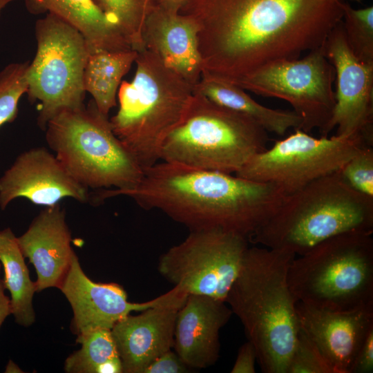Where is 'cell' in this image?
I'll return each instance as SVG.
<instances>
[{
	"instance_id": "6da1fadb",
	"label": "cell",
	"mask_w": 373,
	"mask_h": 373,
	"mask_svg": "<svg viewBox=\"0 0 373 373\" xmlns=\"http://www.w3.org/2000/svg\"><path fill=\"white\" fill-rule=\"evenodd\" d=\"M335 0H185L204 70L229 82L322 46L342 20Z\"/></svg>"
},
{
	"instance_id": "7a4b0ae2",
	"label": "cell",
	"mask_w": 373,
	"mask_h": 373,
	"mask_svg": "<svg viewBox=\"0 0 373 373\" xmlns=\"http://www.w3.org/2000/svg\"><path fill=\"white\" fill-rule=\"evenodd\" d=\"M99 192L96 202L124 195L143 209L162 211L190 231L219 229L248 240L285 198L271 184L165 161L144 169L132 187Z\"/></svg>"
},
{
	"instance_id": "3957f363",
	"label": "cell",
	"mask_w": 373,
	"mask_h": 373,
	"mask_svg": "<svg viewBox=\"0 0 373 373\" xmlns=\"http://www.w3.org/2000/svg\"><path fill=\"white\" fill-rule=\"evenodd\" d=\"M291 251L248 247L225 298L254 346L265 373H287L300 330L287 281Z\"/></svg>"
},
{
	"instance_id": "277c9868",
	"label": "cell",
	"mask_w": 373,
	"mask_h": 373,
	"mask_svg": "<svg viewBox=\"0 0 373 373\" xmlns=\"http://www.w3.org/2000/svg\"><path fill=\"white\" fill-rule=\"evenodd\" d=\"M350 232H373V198L353 189L337 171L285 196L249 242L301 256Z\"/></svg>"
},
{
	"instance_id": "5b68a950",
	"label": "cell",
	"mask_w": 373,
	"mask_h": 373,
	"mask_svg": "<svg viewBox=\"0 0 373 373\" xmlns=\"http://www.w3.org/2000/svg\"><path fill=\"white\" fill-rule=\"evenodd\" d=\"M135 63V75L131 82H122L119 108L109 119L144 171L160 160L163 141L183 118L193 86L146 49L138 52Z\"/></svg>"
},
{
	"instance_id": "8992f818",
	"label": "cell",
	"mask_w": 373,
	"mask_h": 373,
	"mask_svg": "<svg viewBox=\"0 0 373 373\" xmlns=\"http://www.w3.org/2000/svg\"><path fill=\"white\" fill-rule=\"evenodd\" d=\"M268 141L253 119L193 91L183 118L163 141L160 160L235 174Z\"/></svg>"
},
{
	"instance_id": "52a82bcc",
	"label": "cell",
	"mask_w": 373,
	"mask_h": 373,
	"mask_svg": "<svg viewBox=\"0 0 373 373\" xmlns=\"http://www.w3.org/2000/svg\"><path fill=\"white\" fill-rule=\"evenodd\" d=\"M372 233L338 235L295 257L287 281L297 300L334 311L373 305Z\"/></svg>"
},
{
	"instance_id": "ba28073f",
	"label": "cell",
	"mask_w": 373,
	"mask_h": 373,
	"mask_svg": "<svg viewBox=\"0 0 373 373\" xmlns=\"http://www.w3.org/2000/svg\"><path fill=\"white\" fill-rule=\"evenodd\" d=\"M46 139L71 176L89 189L133 186L144 171L114 133L108 116L93 101L60 112L47 124Z\"/></svg>"
},
{
	"instance_id": "9c48e42d",
	"label": "cell",
	"mask_w": 373,
	"mask_h": 373,
	"mask_svg": "<svg viewBox=\"0 0 373 373\" xmlns=\"http://www.w3.org/2000/svg\"><path fill=\"white\" fill-rule=\"evenodd\" d=\"M37 51L27 71V95L38 102L37 124L48 122L66 110L84 106V73L90 50L82 33L59 17L48 13L35 23Z\"/></svg>"
},
{
	"instance_id": "30bf717a",
	"label": "cell",
	"mask_w": 373,
	"mask_h": 373,
	"mask_svg": "<svg viewBox=\"0 0 373 373\" xmlns=\"http://www.w3.org/2000/svg\"><path fill=\"white\" fill-rule=\"evenodd\" d=\"M323 44L301 59L274 61L229 82L245 90L287 102L303 120L301 130L309 133L318 129L322 136H328L336 104V73Z\"/></svg>"
},
{
	"instance_id": "8fae6325",
	"label": "cell",
	"mask_w": 373,
	"mask_h": 373,
	"mask_svg": "<svg viewBox=\"0 0 373 373\" xmlns=\"http://www.w3.org/2000/svg\"><path fill=\"white\" fill-rule=\"evenodd\" d=\"M254 155L235 174L271 184L287 196L338 171L363 147L372 146L360 138L315 137L299 128Z\"/></svg>"
},
{
	"instance_id": "7c38bea8",
	"label": "cell",
	"mask_w": 373,
	"mask_h": 373,
	"mask_svg": "<svg viewBox=\"0 0 373 373\" xmlns=\"http://www.w3.org/2000/svg\"><path fill=\"white\" fill-rule=\"evenodd\" d=\"M249 242L246 237L222 229L191 231L183 241L160 256L157 271L188 294L225 301Z\"/></svg>"
},
{
	"instance_id": "4fadbf2b",
	"label": "cell",
	"mask_w": 373,
	"mask_h": 373,
	"mask_svg": "<svg viewBox=\"0 0 373 373\" xmlns=\"http://www.w3.org/2000/svg\"><path fill=\"white\" fill-rule=\"evenodd\" d=\"M325 54L335 69L336 104L328 133L360 138L373 144V64L362 62L349 48L341 21L324 42Z\"/></svg>"
},
{
	"instance_id": "5bb4252c",
	"label": "cell",
	"mask_w": 373,
	"mask_h": 373,
	"mask_svg": "<svg viewBox=\"0 0 373 373\" xmlns=\"http://www.w3.org/2000/svg\"><path fill=\"white\" fill-rule=\"evenodd\" d=\"M188 295L174 286L163 301L114 325L111 334L124 373H144L153 361L173 348L178 312Z\"/></svg>"
},
{
	"instance_id": "9a60e30c",
	"label": "cell",
	"mask_w": 373,
	"mask_h": 373,
	"mask_svg": "<svg viewBox=\"0 0 373 373\" xmlns=\"http://www.w3.org/2000/svg\"><path fill=\"white\" fill-rule=\"evenodd\" d=\"M19 198L52 207L66 198L87 202L90 195L55 155L45 147H36L21 153L0 178L1 209Z\"/></svg>"
},
{
	"instance_id": "2e32d148",
	"label": "cell",
	"mask_w": 373,
	"mask_h": 373,
	"mask_svg": "<svg viewBox=\"0 0 373 373\" xmlns=\"http://www.w3.org/2000/svg\"><path fill=\"white\" fill-rule=\"evenodd\" d=\"M73 312V332L81 334L97 328L111 329L133 312H142L167 298L169 291L144 303L128 301L124 288L115 283H95L84 272L75 254L64 278L57 287Z\"/></svg>"
},
{
	"instance_id": "e0dca14e",
	"label": "cell",
	"mask_w": 373,
	"mask_h": 373,
	"mask_svg": "<svg viewBox=\"0 0 373 373\" xmlns=\"http://www.w3.org/2000/svg\"><path fill=\"white\" fill-rule=\"evenodd\" d=\"M300 329L314 343L334 373H350L368 332L373 328V305L334 311L297 301Z\"/></svg>"
},
{
	"instance_id": "ac0fdd59",
	"label": "cell",
	"mask_w": 373,
	"mask_h": 373,
	"mask_svg": "<svg viewBox=\"0 0 373 373\" xmlns=\"http://www.w3.org/2000/svg\"><path fill=\"white\" fill-rule=\"evenodd\" d=\"M232 314L225 301L189 294L175 321V352L192 369L215 365L220 356V331Z\"/></svg>"
},
{
	"instance_id": "d6986e66",
	"label": "cell",
	"mask_w": 373,
	"mask_h": 373,
	"mask_svg": "<svg viewBox=\"0 0 373 373\" xmlns=\"http://www.w3.org/2000/svg\"><path fill=\"white\" fill-rule=\"evenodd\" d=\"M198 33V27L191 17L151 0L143 30L144 49L193 86L204 69Z\"/></svg>"
},
{
	"instance_id": "ffe728a7",
	"label": "cell",
	"mask_w": 373,
	"mask_h": 373,
	"mask_svg": "<svg viewBox=\"0 0 373 373\" xmlns=\"http://www.w3.org/2000/svg\"><path fill=\"white\" fill-rule=\"evenodd\" d=\"M17 239L23 256L36 270L37 292L58 287L75 254L70 246L65 210L59 204L47 207Z\"/></svg>"
},
{
	"instance_id": "44dd1931",
	"label": "cell",
	"mask_w": 373,
	"mask_h": 373,
	"mask_svg": "<svg viewBox=\"0 0 373 373\" xmlns=\"http://www.w3.org/2000/svg\"><path fill=\"white\" fill-rule=\"evenodd\" d=\"M24 1L30 13L53 14L77 29L86 40L90 53L133 50L117 23L94 0Z\"/></svg>"
},
{
	"instance_id": "7402d4cb",
	"label": "cell",
	"mask_w": 373,
	"mask_h": 373,
	"mask_svg": "<svg viewBox=\"0 0 373 373\" xmlns=\"http://www.w3.org/2000/svg\"><path fill=\"white\" fill-rule=\"evenodd\" d=\"M193 91L219 106L247 116L267 133L283 135L290 129L302 128L303 120L294 111L261 105L242 88L204 69Z\"/></svg>"
},
{
	"instance_id": "603a6c76",
	"label": "cell",
	"mask_w": 373,
	"mask_h": 373,
	"mask_svg": "<svg viewBox=\"0 0 373 373\" xmlns=\"http://www.w3.org/2000/svg\"><path fill=\"white\" fill-rule=\"evenodd\" d=\"M138 52L102 50L90 54L84 73V88L93 97L98 111L108 116L117 105L123 77L135 63Z\"/></svg>"
},
{
	"instance_id": "cb8c5ba5",
	"label": "cell",
	"mask_w": 373,
	"mask_h": 373,
	"mask_svg": "<svg viewBox=\"0 0 373 373\" xmlns=\"http://www.w3.org/2000/svg\"><path fill=\"white\" fill-rule=\"evenodd\" d=\"M11 229L1 230L0 262L4 272L5 288L10 294L12 315L17 324L29 327L35 321L32 300L37 289Z\"/></svg>"
},
{
	"instance_id": "d4e9b609",
	"label": "cell",
	"mask_w": 373,
	"mask_h": 373,
	"mask_svg": "<svg viewBox=\"0 0 373 373\" xmlns=\"http://www.w3.org/2000/svg\"><path fill=\"white\" fill-rule=\"evenodd\" d=\"M76 342L81 347L66 359V372L98 373L102 364L119 356L110 329L97 328L82 333L77 335Z\"/></svg>"
},
{
	"instance_id": "484cf974",
	"label": "cell",
	"mask_w": 373,
	"mask_h": 373,
	"mask_svg": "<svg viewBox=\"0 0 373 373\" xmlns=\"http://www.w3.org/2000/svg\"><path fill=\"white\" fill-rule=\"evenodd\" d=\"M117 25L133 50L144 49L143 30L151 0H94Z\"/></svg>"
},
{
	"instance_id": "4316f807",
	"label": "cell",
	"mask_w": 373,
	"mask_h": 373,
	"mask_svg": "<svg viewBox=\"0 0 373 373\" xmlns=\"http://www.w3.org/2000/svg\"><path fill=\"white\" fill-rule=\"evenodd\" d=\"M342 25L347 44L362 62L373 64V7L354 9L342 1Z\"/></svg>"
},
{
	"instance_id": "83f0119b",
	"label": "cell",
	"mask_w": 373,
	"mask_h": 373,
	"mask_svg": "<svg viewBox=\"0 0 373 373\" xmlns=\"http://www.w3.org/2000/svg\"><path fill=\"white\" fill-rule=\"evenodd\" d=\"M29 63H11L0 72V127L17 116L20 99L28 89Z\"/></svg>"
},
{
	"instance_id": "f1b7e54d",
	"label": "cell",
	"mask_w": 373,
	"mask_h": 373,
	"mask_svg": "<svg viewBox=\"0 0 373 373\" xmlns=\"http://www.w3.org/2000/svg\"><path fill=\"white\" fill-rule=\"evenodd\" d=\"M344 181L355 191L373 198V148L364 146L338 170Z\"/></svg>"
},
{
	"instance_id": "f546056e",
	"label": "cell",
	"mask_w": 373,
	"mask_h": 373,
	"mask_svg": "<svg viewBox=\"0 0 373 373\" xmlns=\"http://www.w3.org/2000/svg\"><path fill=\"white\" fill-rule=\"evenodd\" d=\"M287 373H334L314 343L300 329Z\"/></svg>"
},
{
	"instance_id": "4dcf8cb0",
	"label": "cell",
	"mask_w": 373,
	"mask_h": 373,
	"mask_svg": "<svg viewBox=\"0 0 373 373\" xmlns=\"http://www.w3.org/2000/svg\"><path fill=\"white\" fill-rule=\"evenodd\" d=\"M191 370L175 351L171 350L153 361L144 373H186L191 372Z\"/></svg>"
},
{
	"instance_id": "1f68e13d",
	"label": "cell",
	"mask_w": 373,
	"mask_h": 373,
	"mask_svg": "<svg viewBox=\"0 0 373 373\" xmlns=\"http://www.w3.org/2000/svg\"><path fill=\"white\" fill-rule=\"evenodd\" d=\"M373 372V328L368 332L356 354L350 373H371Z\"/></svg>"
},
{
	"instance_id": "d6a6232c",
	"label": "cell",
	"mask_w": 373,
	"mask_h": 373,
	"mask_svg": "<svg viewBox=\"0 0 373 373\" xmlns=\"http://www.w3.org/2000/svg\"><path fill=\"white\" fill-rule=\"evenodd\" d=\"M257 353L254 345L247 341L238 350L231 373H255Z\"/></svg>"
},
{
	"instance_id": "836d02e7",
	"label": "cell",
	"mask_w": 373,
	"mask_h": 373,
	"mask_svg": "<svg viewBox=\"0 0 373 373\" xmlns=\"http://www.w3.org/2000/svg\"><path fill=\"white\" fill-rule=\"evenodd\" d=\"M1 268L0 262V328L6 318L12 314L10 298L5 293V285L1 277Z\"/></svg>"
},
{
	"instance_id": "e575fe53",
	"label": "cell",
	"mask_w": 373,
	"mask_h": 373,
	"mask_svg": "<svg viewBox=\"0 0 373 373\" xmlns=\"http://www.w3.org/2000/svg\"><path fill=\"white\" fill-rule=\"evenodd\" d=\"M164 8L179 12L185 0H156Z\"/></svg>"
},
{
	"instance_id": "d590c367",
	"label": "cell",
	"mask_w": 373,
	"mask_h": 373,
	"mask_svg": "<svg viewBox=\"0 0 373 373\" xmlns=\"http://www.w3.org/2000/svg\"><path fill=\"white\" fill-rule=\"evenodd\" d=\"M4 372L6 373H19L24 372L12 360H9Z\"/></svg>"
},
{
	"instance_id": "8d00e7d4",
	"label": "cell",
	"mask_w": 373,
	"mask_h": 373,
	"mask_svg": "<svg viewBox=\"0 0 373 373\" xmlns=\"http://www.w3.org/2000/svg\"><path fill=\"white\" fill-rule=\"evenodd\" d=\"M16 0H0V18L3 9L10 3Z\"/></svg>"
},
{
	"instance_id": "74e56055",
	"label": "cell",
	"mask_w": 373,
	"mask_h": 373,
	"mask_svg": "<svg viewBox=\"0 0 373 373\" xmlns=\"http://www.w3.org/2000/svg\"><path fill=\"white\" fill-rule=\"evenodd\" d=\"M338 1H354L356 3H361L362 0H335Z\"/></svg>"
}]
</instances>
